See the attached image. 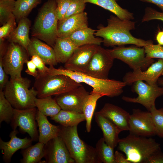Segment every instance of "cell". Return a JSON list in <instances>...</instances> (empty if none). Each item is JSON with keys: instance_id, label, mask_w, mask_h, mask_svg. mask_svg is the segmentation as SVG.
I'll use <instances>...</instances> for the list:
<instances>
[{"instance_id": "cell-39", "label": "cell", "mask_w": 163, "mask_h": 163, "mask_svg": "<svg viewBox=\"0 0 163 163\" xmlns=\"http://www.w3.org/2000/svg\"><path fill=\"white\" fill-rule=\"evenodd\" d=\"M16 18L14 14L0 28V38L8 37L16 27Z\"/></svg>"}, {"instance_id": "cell-49", "label": "cell", "mask_w": 163, "mask_h": 163, "mask_svg": "<svg viewBox=\"0 0 163 163\" xmlns=\"http://www.w3.org/2000/svg\"><path fill=\"white\" fill-rule=\"evenodd\" d=\"M156 40L158 44L163 46V31L158 32L156 36Z\"/></svg>"}, {"instance_id": "cell-14", "label": "cell", "mask_w": 163, "mask_h": 163, "mask_svg": "<svg viewBox=\"0 0 163 163\" xmlns=\"http://www.w3.org/2000/svg\"><path fill=\"white\" fill-rule=\"evenodd\" d=\"M90 93L82 85L69 91L55 95L61 109L83 113L84 105Z\"/></svg>"}, {"instance_id": "cell-20", "label": "cell", "mask_w": 163, "mask_h": 163, "mask_svg": "<svg viewBox=\"0 0 163 163\" xmlns=\"http://www.w3.org/2000/svg\"><path fill=\"white\" fill-rule=\"evenodd\" d=\"M88 19L87 13L84 12L59 21L57 37H68L75 31L88 27Z\"/></svg>"}, {"instance_id": "cell-47", "label": "cell", "mask_w": 163, "mask_h": 163, "mask_svg": "<svg viewBox=\"0 0 163 163\" xmlns=\"http://www.w3.org/2000/svg\"><path fill=\"white\" fill-rule=\"evenodd\" d=\"M8 46H6L4 39L0 38V57L3 58L6 51Z\"/></svg>"}, {"instance_id": "cell-41", "label": "cell", "mask_w": 163, "mask_h": 163, "mask_svg": "<svg viewBox=\"0 0 163 163\" xmlns=\"http://www.w3.org/2000/svg\"><path fill=\"white\" fill-rule=\"evenodd\" d=\"M56 13L59 21L62 20L67 11L70 0H56Z\"/></svg>"}, {"instance_id": "cell-48", "label": "cell", "mask_w": 163, "mask_h": 163, "mask_svg": "<svg viewBox=\"0 0 163 163\" xmlns=\"http://www.w3.org/2000/svg\"><path fill=\"white\" fill-rule=\"evenodd\" d=\"M144 2L152 3L159 7L163 12V0H139Z\"/></svg>"}, {"instance_id": "cell-21", "label": "cell", "mask_w": 163, "mask_h": 163, "mask_svg": "<svg viewBox=\"0 0 163 163\" xmlns=\"http://www.w3.org/2000/svg\"><path fill=\"white\" fill-rule=\"evenodd\" d=\"M27 51L30 56L34 55L39 56L46 64L53 66L57 64L53 48L37 38H31Z\"/></svg>"}, {"instance_id": "cell-52", "label": "cell", "mask_w": 163, "mask_h": 163, "mask_svg": "<svg viewBox=\"0 0 163 163\" xmlns=\"http://www.w3.org/2000/svg\"><path fill=\"white\" fill-rule=\"evenodd\" d=\"M162 75H163V72H162Z\"/></svg>"}, {"instance_id": "cell-25", "label": "cell", "mask_w": 163, "mask_h": 163, "mask_svg": "<svg viewBox=\"0 0 163 163\" xmlns=\"http://www.w3.org/2000/svg\"><path fill=\"white\" fill-rule=\"evenodd\" d=\"M77 47L69 37H57L53 47L57 62L65 63Z\"/></svg>"}, {"instance_id": "cell-29", "label": "cell", "mask_w": 163, "mask_h": 163, "mask_svg": "<svg viewBox=\"0 0 163 163\" xmlns=\"http://www.w3.org/2000/svg\"><path fill=\"white\" fill-rule=\"evenodd\" d=\"M45 144L39 142L33 145H31L21 151L23 158L21 159L22 163H46L42 161L45 155Z\"/></svg>"}, {"instance_id": "cell-42", "label": "cell", "mask_w": 163, "mask_h": 163, "mask_svg": "<svg viewBox=\"0 0 163 163\" xmlns=\"http://www.w3.org/2000/svg\"><path fill=\"white\" fill-rule=\"evenodd\" d=\"M31 60L36 65L40 75H44L48 74L49 68L46 66L42 59L37 55L31 56Z\"/></svg>"}, {"instance_id": "cell-9", "label": "cell", "mask_w": 163, "mask_h": 163, "mask_svg": "<svg viewBox=\"0 0 163 163\" xmlns=\"http://www.w3.org/2000/svg\"><path fill=\"white\" fill-rule=\"evenodd\" d=\"M26 50L19 44L10 42L2 58L3 68L11 78L21 77L24 64L28 60Z\"/></svg>"}, {"instance_id": "cell-45", "label": "cell", "mask_w": 163, "mask_h": 163, "mask_svg": "<svg viewBox=\"0 0 163 163\" xmlns=\"http://www.w3.org/2000/svg\"><path fill=\"white\" fill-rule=\"evenodd\" d=\"M146 163H163V152L159 150L152 154Z\"/></svg>"}, {"instance_id": "cell-6", "label": "cell", "mask_w": 163, "mask_h": 163, "mask_svg": "<svg viewBox=\"0 0 163 163\" xmlns=\"http://www.w3.org/2000/svg\"><path fill=\"white\" fill-rule=\"evenodd\" d=\"M31 82L27 78H10L3 91L6 98L14 109L23 110L36 107L37 92L34 87L29 89Z\"/></svg>"}, {"instance_id": "cell-1", "label": "cell", "mask_w": 163, "mask_h": 163, "mask_svg": "<svg viewBox=\"0 0 163 163\" xmlns=\"http://www.w3.org/2000/svg\"><path fill=\"white\" fill-rule=\"evenodd\" d=\"M107 24L104 27L98 26L94 33L95 37L103 39L104 46H121L133 44L144 47L153 43L151 40H145L133 37L130 31L135 28V22L129 20H123L116 16L111 15L107 19Z\"/></svg>"}, {"instance_id": "cell-46", "label": "cell", "mask_w": 163, "mask_h": 163, "mask_svg": "<svg viewBox=\"0 0 163 163\" xmlns=\"http://www.w3.org/2000/svg\"><path fill=\"white\" fill-rule=\"evenodd\" d=\"M115 163H130L122 153L116 151L114 154Z\"/></svg>"}, {"instance_id": "cell-11", "label": "cell", "mask_w": 163, "mask_h": 163, "mask_svg": "<svg viewBox=\"0 0 163 163\" xmlns=\"http://www.w3.org/2000/svg\"><path fill=\"white\" fill-rule=\"evenodd\" d=\"M114 60L107 49L98 46L85 74L98 79H108Z\"/></svg>"}, {"instance_id": "cell-33", "label": "cell", "mask_w": 163, "mask_h": 163, "mask_svg": "<svg viewBox=\"0 0 163 163\" xmlns=\"http://www.w3.org/2000/svg\"><path fill=\"white\" fill-rule=\"evenodd\" d=\"M95 148L101 163H115L114 149L108 145L103 138H101L98 141Z\"/></svg>"}, {"instance_id": "cell-12", "label": "cell", "mask_w": 163, "mask_h": 163, "mask_svg": "<svg viewBox=\"0 0 163 163\" xmlns=\"http://www.w3.org/2000/svg\"><path fill=\"white\" fill-rule=\"evenodd\" d=\"M36 107L23 110L14 108L11 122L13 129L19 127L23 132L27 133L33 141H37L39 138L36 119L37 110Z\"/></svg>"}, {"instance_id": "cell-44", "label": "cell", "mask_w": 163, "mask_h": 163, "mask_svg": "<svg viewBox=\"0 0 163 163\" xmlns=\"http://www.w3.org/2000/svg\"><path fill=\"white\" fill-rule=\"evenodd\" d=\"M27 68L25 72L28 75H31L35 78H37L39 73L37 70V67L35 64L31 60H28L26 63Z\"/></svg>"}, {"instance_id": "cell-38", "label": "cell", "mask_w": 163, "mask_h": 163, "mask_svg": "<svg viewBox=\"0 0 163 163\" xmlns=\"http://www.w3.org/2000/svg\"><path fill=\"white\" fill-rule=\"evenodd\" d=\"M146 57L163 60V46L152 43L144 47Z\"/></svg>"}, {"instance_id": "cell-31", "label": "cell", "mask_w": 163, "mask_h": 163, "mask_svg": "<svg viewBox=\"0 0 163 163\" xmlns=\"http://www.w3.org/2000/svg\"><path fill=\"white\" fill-rule=\"evenodd\" d=\"M42 0H16L15 1L13 14L19 21L27 17L33 8L40 4Z\"/></svg>"}, {"instance_id": "cell-16", "label": "cell", "mask_w": 163, "mask_h": 163, "mask_svg": "<svg viewBox=\"0 0 163 163\" xmlns=\"http://www.w3.org/2000/svg\"><path fill=\"white\" fill-rule=\"evenodd\" d=\"M163 72V60L159 59L153 62L146 70L143 71L138 69L127 72L123 78L126 85H130L138 80L145 81L151 85L157 84L159 77Z\"/></svg>"}, {"instance_id": "cell-28", "label": "cell", "mask_w": 163, "mask_h": 163, "mask_svg": "<svg viewBox=\"0 0 163 163\" xmlns=\"http://www.w3.org/2000/svg\"><path fill=\"white\" fill-rule=\"evenodd\" d=\"M50 119L65 127L77 126L81 122L85 121L83 113L62 109Z\"/></svg>"}, {"instance_id": "cell-43", "label": "cell", "mask_w": 163, "mask_h": 163, "mask_svg": "<svg viewBox=\"0 0 163 163\" xmlns=\"http://www.w3.org/2000/svg\"><path fill=\"white\" fill-rule=\"evenodd\" d=\"M8 75L3 67L2 58H0V91H3L9 80Z\"/></svg>"}, {"instance_id": "cell-27", "label": "cell", "mask_w": 163, "mask_h": 163, "mask_svg": "<svg viewBox=\"0 0 163 163\" xmlns=\"http://www.w3.org/2000/svg\"><path fill=\"white\" fill-rule=\"evenodd\" d=\"M85 2L95 4L107 10L123 20H131L134 19L133 14L121 7L117 3L118 0H84Z\"/></svg>"}, {"instance_id": "cell-3", "label": "cell", "mask_w": 163, "mask_h": 163, "mask_svg": "<svg viewBox=\"0 0 163 163\" xmlns=\"http://www.w3.org/2000/svg\"><path fill=\"white\" fill-rule=\"evenodd\" d=\"M118 145V149L125 153L130 163H146L152 154L161 150L155 139L131 133L120 139Z\"/></svg>"}, {"instance_id": "cell-17", "label": "cell", "mask_w": 163, "mask_h": 163, "mask_svg": "<svg viewBox=\"0 0 163 163\" xmlns=\"http://www.w3.org/2000/svg\"><path fill=\"white\" fill-rule=\"evenodd\" d=\"M46 163H75L62 139L58 136L48 141L44 146Z\"/></svg>"}, {"instance_id": "cell-15", "label": "cell", "mask_w": 163, "mask_h": 163, "mask_svg": "<svg viewBox=\"0 0 163 163\" xmlns=\"http://www.w3.org/2000/svg\"><path fill=\"white\" fill-rule=\"evenodd\" d=\"M99 45L88 44L77 47L64 63L67 70L85 73L91 59Z\"/></svg>"}, {"instance_id": "cell-18", "label": "cell", "mask_w": 163, "mask_h": 163, "mask_svg": "<svg viewBox=\"0 0 163 163\" xmlns=\"http://www.w3.org/2000/svg\"><path fill=\"white\" fill-rule=\"evenodd\" d=\"M99 113L112 122L120 130L129 131V113L122 108L107 103Z\"/></svg>"}, {"instance_id": "cell-10", "label": "cell", "mask_w": 163, "mask_h": 163, "mask_svg": "<svg viewBox=\"0 0 163 163\" xmlns=\"http://www.w3.org/2000/svg\"><path fill=\"white\" fill-rule=\"evenodd\" d=\"M133 84V91L137 93L138 96L132 98L123 96L122 99L126 102L140 104L149 111L155 105L156 99L163 95V86L159 87L158 84L151 85L141 80Z\"/></svg>"}, {"instance_id": "cell-35", "label": "cell", "mask_w": 163, "mask_h": 163, "mask_svg": "<svg viewBox=\"0 0 163 163\" xmlns=\"http://www.w3.org/2000/svg\"><path fill=\"white\" fill-rule=\"evenodd\" d=\"M15 0L0 1V25L5 24L13 15Z\"/></svg>"}, {"instance_id": "cell-40", "label": "cell", "mask_w": 163, "mask_h": 163, "mask_svg": "<svg viewBox=\"0 0 163 163\" xmlns=\"http://www.w3.org/2000/svg\"><path fill=\"white\" fill-rule=\"evenodd\" d=\"M155 19L163 21V12L158 11L151 7H146L145 9L142 22H145Z\"/></svg>"}, {"instance_id": "cell-8", "label": "cell", "mask_w": 163, "mask_h": 163, "mask_svg": "<svg viewBox=\"0 0 163 163\" xmlns=\"http://www.w3.org/2000/svg\"><path fill=\"white\" fill-rule=\"evenodd\" d=\"M107 50L114 59L121 60L133 70L138 69L145 70L154 62L153 59L146 57L144 47L121 46Z\"/></svg>"}, {"instance_id": "cell-13", "label": "cell", "mask_w": 163, "mask_h": 163, "mask_svg": "<svg viewBox=\"0 0 163 163\" xmlns=\"http://www.w3.org/2000/svg\"><path fill=\"white\" fill-rule=\"evenodd\" d=\"M130 133L149 137L156 135L152 115L149 111L133 109L129 120Z\"/></svg>"}, {"instance_id": "cell-19", "label": "cell", "mask_w": 163, "mask_h": 163, "mask_svg": "<svg viewBox=\"0 0 163 163\" xmlns=\"http://www.w3.org/2000/svg\"><path fill=\"white\" fill-rule=\"evenodd\" d=\"M18 131L13 129L9 134L10 140L5 142L0 138V148L3 155V159L6 163H10L14 154L20 149H25L31 145L33 141L30 138L26 137L21 139L17 137Z\"/></svg>"}, {"instance_id": "cell-51", "label": "cell", "mask_w": 163, "mask_h": 163, "mask_svg": "<svg viewBox=\"0 0 163 163\" xmlns=\"http://www.w3.org/2000/svg\"><path fill=\"white\" fill-rule=\"evenodd\" d=\"M8 0H0V1H8Z\"/></svg>"}, {"instance_id": "cell-30", "label": "cell", "mask_w": 163, "mask_h": 163, "mask_svg": "<svg viewBox=\"0 0 163 163\" xmlns=\"http://www.w3.org/2000/svg\"><path fill=\"white\" fill-rule=\"evenodd\" d=\"M35 104L38 110L46 116L51 117L56 115L61 110L55 99L52 96L42 98L37 97Z\"/></svg>"}, {"instance_id": "cell-2", "label": "cell", "mask_w": 163, "mask_h": 163, "mask_svg": "<svg viewBox=\"0 0 163 163\" xmlns=\"http://www.w3.org/2000/svg\"><path fill=\"white\" fill-rule=\"evenodd\" d=\"M48 74L54 75H62L68 76L76 82L85 83L92 88L90 93L97 94L103 96L110 97L118 96L123 92V88L126 85L123 81L114 79H101L86 74L71 71L65 69H56L50 66Z\"/></svg>"}, {"instance_id": "cell-4", "label": "cell", "mask_w": 163, "mask_h": 163, "mask_svg": "<svg viewBox=\"0 0 163 163\" xmlns=\"http://www.w3.org/2000/svg\"><path fill=\"white\" fill-rule=\"evenodd\" d=\"M56 0H47L39 11L34 23L32 36L46 42L53 48L57 37L59 20Z\"/></svg>"}, {"instance_id": "cell-22", "label": "cell", "mask_w": 163, "mask_h": 163, "mask_svg": "<svg viewBox=\"0 0 163 163\" xmlns=\"http://www.w3.org/2000/svg\"><path fill=\"white\" fill-rule=\"evenodd\" d=\"M94 118L95 122L103 132L104 141L114 149L118 145L120 139L119 135L121 132L112 122L98 111L95 113Z\"/></svg>"}, {"instance_id": "cell-24", "label": "cell", "mask_w": 163, "mask_h": 163, "mask_svg": "<svg viewBox=\"0 0 163 163\" xmlns=\"http://www.w3.org/2000/svg\"><path fill=\"white\" fill-rule=\"evenodd\" d=\"M30 24V21L27 17L21 19L17 26L8 37L9 41L19 44L27 50L30 42L29 37Z\"/></svg>"}, {"instance_id": "cell-32", "label": "cell", "mask_w": 163, "mask_h": 163, "mask_svg": "<svg viewBox=\"0 0 163 163\" xmlns=\"http://www.w3.org/2000/svg\"><path fill=\"white\" fill-rule=\"evenodd\" d=\"M102 95L97 94L90 93L83 109L86 122V129L87 132H90L91 127V121L97 100Z\"/></svg>"}, {"instance_id": "cell-5", "label": "cell", "mask_w": 163, "mask_h": 163, "mask_svg": "<svg viewBox=\"0 0 163 163\" xmlns=\"http://www.w3.org/2000/svg\"><path fill=\"white\" fill-rule=\"evenodd\" d=\"M59 136L64 142L71 157L76 163H101L95 148L82 140L78 133L77 126H59Z\"/></svg>"}, {"instance_id": "cell-36", "label": "cell", "mask_w": 163, "mask_h": 163, "mask_svg": "<svg viewBox=\"0 0 163 163\" xmlns=\"http://www.w3.org/2000/svg\"><path fill=\"white\" fill-rule=\"evenodd\" d=\"M149 111L152 115L156 135L163 138V108L157 109L155 105Z\"/></svg>"}, {"instance_id": "cell-7", "label": "cell", "mask_w": 163, "mask_h": 163, "mask_svg": "<svg viewBox=\"0 0 163 163\" xmlns=\"http://www.w3.org/2000/svg\"><path fill=\"white\" fill-rule=\"evenodd\" d=\"M82 85L68 76L62 75H40L35 78L34 87L37 97L42 98L65 93Z\"/></svg>"}, {"instance_id": "cell-23", "label": "cell", "mask_w": 163, "mask_h": 163, "mask_svg": "<svg viewBox=\"0 0 163 163\" xmlns=\"http://www.w3.org/2000/svg\"><path fill=\"white\" fill-rule=\"evenodd\" d=\"M36 119L39 128V142L45 144L51 139L59 136V126L51 124L47 119V116L38 110Z\"/></svg>"}, {"instance_id": "cell-26", "label": "cell", "mask_w": 163, "mask_h": 163, "mask_svg": "<svg viewBox=\"0 0 163 163\" xmlns=\"http://www.w3.org/2000/svg\"><path fill=\"white\" fill-rule=\"evenodd\" d=\"M96 30L87 27L75 31L68 37L77 47L88 44L100 46L103 42V39L95 37Z\"/></svg>"}, {"instance_id": "cell-50", "label": "cell", "mask_w": 163, "mask_h": 163, "mask_svg": "<svg viewBox=\"0 0 163 163\" xmlns=\"http://www.w3.org/2000/svg\"><path fill=\"white\" fill-rule=\"evenodd\" d=\"M158 83L160 85L163 86V78H159Z\"/></svg>"}, {"instance_id": "cell-37", "label": "cell", "mask_w": 163, "mask_h": 163, "mask_svg": "<svg viewBox=\"0 0 163 163\" xmlns=\"http://www.w3.org/2000/svg\"><path fill=\"white\" fill-rule=\"evenodd\" d=\"M86 4L84 0H70L68 10L62 20L72 15L84 12Z\"/></svg>"}, {"instance_id": "cell-34", "label": "cell", "mask_w": 163, "mask_h": 163, "mask_svg": "<svg viewBox=\"0 0 163 163\" xmlns=\"http://www.w3.org/2000/svg\"><path fill=\"white\" fill-rule=\"evenodd\" d=\"M14 108L6 98L3 91H0V123H10L14 115Z\"/></svg>"}]
</instances>
